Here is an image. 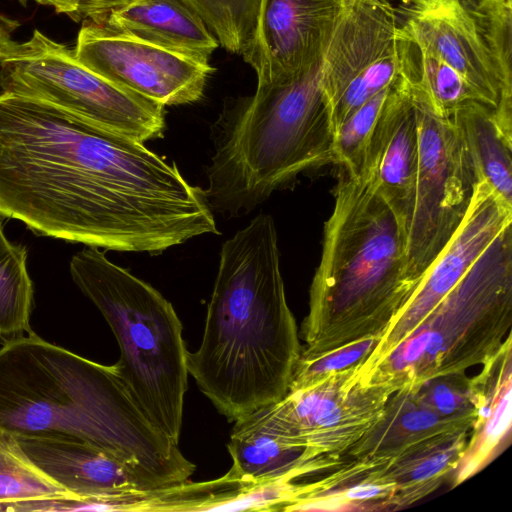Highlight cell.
Wrapping results in <instances>:
<instances>
[{"instance_id": "cell-1", "label": "cell", "mask_w": 512, "mask_h": 512, "mask_svg": "<svg viewBox=\"0 0 512 512\" xmlns=\"http://www.w3.org/2000/svg\"><path fill=\"white\" fill-rule=\"evenodd\" d=\"M0 217L38 235L158 255L218 234L205 191L145 144L0 92Z\"/></svg>"}, {"instance_id": "cell-2", "label": "cell", "mask_w": 512, "mask_h": 512, "mask_svg": "<svg viewBox=\"0 0 512 512\" xmlns=\"http://www.w3.org/2000/svg\"><path fill=\"white\" fill-rule=\"evenodd\" d=\"M301 350L275 222L260 213L221 247L202 341L187 354L188 373L235 422L287 394Z\"/></svg>"}, {"instance_id": "cell-3", "label": "cell", "mask_w": 512, "mask_h": 512, "mask_svg": "<svg viewBox=\"0 0 512 512\" xmlns=\"http://www.w3.org/2000/svg\"><path fill=\"white\" fill-rule=\"evenodd\" d=\"M0 428L94 444L131 465L151 490L188 481L196 470L148 419L116 364L34 332L0 346Z\"/></svg>"}, {"instance_id": "cell-4", "label": "cell", "mask_w": 512, "mask_h": 512, "mask_svg": "<svg viewBox=\"0 0 512 512\" xmlns=\"http://www.w3.org/2000/svg\"><path fill=\"white\" fill-rule=\"evenodd\" d=\"M340 172L301 326L303 357L380 339L416 291L406 278L405 236L395 212L369 174Z\"/></svg>"}, {"instance_id": "cell-5", "label": "cell", "mask_w": 512, "mask_h": 512, "mask_svg": "<svg viewBox=\"0 0 512 512\" xmlns=\"http://www.w3.org/2000/svg\"><path fill=\"white\" fill-rule=\"evenodd\" d=\"M327 48L288 77L257 82L252 97L219 117L204 190L213 213L246 215L300 175L335 164L323 81Z\"/></svg>"}, {"instance_id": "cell-6", "label": "cell", "mask_w": 512, "mask_h": 512, "mask_svg": "<svg viewBox=\"0 0 512 512\" xmlns=\"http://www.w3.org/2000/svg\"><path fill=\"white\" fill-rule=\"evenodd\" d=\"M69 268L118 342L115 364L132 395L152 424L178 445L189 373L182 323L172 304L97 247L74 254Z\"/></svg>"}, {"instance_id": "cell-7", "label": "cell", "mask_w": 512, "mask_h": 512, "mask_svg": "<svg viewBox=\"0 0 512 512\" xmlns=\"http://www.w3.org/2000/svg\"><path fill=\"white\" fill-rule=\"evenodd\" d=\"M512 324V226L490 242L459 282L363 379L393 392L465 373L490 359Z\"/></svg>"}, {"instance_id": "cell-8", "label": "cell", "mask_w": 512, "mask_h": 512, "mask_svg": "<svg viewBox=\"0 0 512 512\" xmlns=\"http://www.w3.org/2000/svg\"><path fill=\"white\" fill-rule=\"evenodd\" d=\"M0 92L42 101L91 128L143 144L165 130V106L98 75L39 30L0 60Z\"/></svg>"}, {"instance_id": "cell-9", "label": "cell", "mask_w": 512, "mask_h": 512, "mask_svg": "<svg viewBox=\"0 0 512 512\" xmlns=\"http://www.w3.org/2000/svg\"><path fill=\"white\" fill-rule=\"evenodd\" d=\"M409 94L418 118V161L403 230L406 278L416 290L461 226L482 177L452 118Z\"/></svg>"}, {"instance_id": "cell-10", "label": "cell", "mask_w": 512, "mask_h": 512, "mask_svg": "<svg viewBox=\"0 0 512 512\" xmlns=\"http://www.w3.org/2000/svg\"><path fill=\"white\" fill-rule=\"evenodd\" d=\"M361 364L288 391L278 402L243 417L281 441L338 464L378 421L394 393L367 383Z\"/></svg>"}, {"instance_id": "cell-11", "label": "cell", "mask_w": 512, "mask_h": 512, "mask_svg": "<svg viewBox=\"0 0 512 512\" xmlns=\"http://www.w3.org/2000/svg\"><path fill=\"white\" fill-rule=\"evenodd\" d=\"M397 27V15L387 0H353L339 18L323 78L335 132L354 111L396 81Z\"/></svg>"}, {"instance_id": "cell-12", "label": "cell", "mask_w": 512, "mask_h": 512, "mask_svg": "<svg viewBox=\"0 0 512 512\" xmlns=\"http://www.w3.org/2000/svg\"><path fill=\"white\" fill-rule=\"evenodd\" d=\"M74 54L103 78L163 106L197 102L213 68L102 23L83 22Z\"/></svg>"}, {"instance_id": "cell-13", "label": "cell", "mask_w": 512, "mask_h": 512, "mask_svg": "<svg viewBox=\"0 0 512 512\" xmlns=\"http://www.w3.org/2000/svg\"><path fill=\"white\" fill-rule=\"evenodd\" d=\"M399 25L458 71L512 138V92L498 75L480 29L460 0H387Z\"/></svg>"}, {"instance_id": "cell-14", "label": "cell", "mask_w": 512, "mask_h": 512, "mask_svg": "<svg viewBox=\"0 0 512 512\" xmlns=\"http://www.w3.org/2000/svg\"><path fill=\"white\" fill-rule=\"evenodd\" d=\"M511 223L512 205L480 179L461 226L430 266L402 312L382 334L361 369L373 367L392 352L459 282L498 233Z\"/></svg>"}, {"instance_id": "cell-15", "label": "cell", "mask_w": 512, "mask_h": 512, "mask_svg": "<svg viewBox=\"0 0 512 512\" xmlns=\"http://www.w3.org/2000/svg\"><path fill=\"white\" fill-rule=\"evenodd\" d=\"M353 0H260L253 38L242 57L257 82L288 77L326 49Z\"/></svg>"}, {"instance_id": "cell-16", "label": "cell", "mask_w": 512, "mask_h": 512, "mask_svg": "<svg viewBox=\"0 0 512 512\" xmlns=\"http://www.w3.org/2000/svg\"><path fill=\"white\" fill-rule=\"evenodd\" d=\"M469 432L444 434L394 456L341 459L326 476L336 483L364 482L384 495V511L406 508L434 492L457 468Z\"/></svg>"}, {"instance_id": "cell-17", "label": "cell", "mask_w": 512, "mask_h": 512, "mask_svg": "<svg viewBox=\"0 0 512 512\" xmlns=\"http://www.w3.org/2000/svg\"><path fill=\"white\" fill-rule=\"evenodd\" d=\"M14 436L29 459L74 498L151 490L131 465L89 442L58 436Z\"/></svg>"}, {"instance_id": "cell-18", "label": "cell", "mask_w": 512, "mask_h": 512, "mask_svg": "<svg viewBox=\"0 0 512 512\" xmlns=\"http://www.w3.org/2000/svg\"><path fill=\"white\" fill-rule=\"evenodd\" d=\"M417 161L416 107L409 92L396 79L372 131L364 173L374 180L402 228L411 206Z\"/></svg>"}, {"instance_id": "cell-19", "label": "cell", "mask_w": 512, "mask_h": 512, "mask_svg": "<svg viewBox=\"0 0 512 512\" xmlns=\"http://www.w3.org/2000/svg\"><path fill=\"white\" fill-rule=\"evenodd\" d=\"M102 24L204 63L219 45L183 0H130L111 12Z\"/></svg>"}, {"instance_id": "cell-20", "label": "cell", "mask_w": 512, "mask_h": 512, "mask_svg": "<svg viewBox=\"0 0 512 512\" xmlns=\"http://www.w3.org/2000/svg\"><path fill=\"white\" fill-rule=\"evenodd\" d=\"M473 377L479 392V411L463 456L454 471V485L482 469L496 454L511 428V336Z\"/></svg>"}, {"instance_id": "cell-21", "label": "cell", "mask_w": 512, "mask_h": 512, "mask_svg": "<svg viewBox=\"0 0 512 512\" xmlns=\"http://www.w3.org/2000/svg\"><path fill=\"white\" fill-rule=\"evenodd\" d=\"M470 429L439 416L416 390H399L388 399L373 427L341 459H371L394 456L423 441Z\"/></svg>"}, {"instance_id": "cell-22", "label": "cell", "mask_w": 512, "mask_h": 512, "mask_svg": "<svg viewBox=\"0 0 512 512\" xmlns=\"http://www.w3.org/2000/svg\"><path fill=\"white\" fill-rule=\"evenodd\" d=\"M227 449L233 463L228 473L247 483L294 481L336 465L306 448L281 441L247 418L235 421Z\"/></svg>"}, {"instance_id": "cell-23", "label": "cell", "mask_w": 512, "mask_h": 512, "mask_svg": "<svg viewBox=\"0 0 512 512\" xmlns=\"http://www.w3.org/2000/svg\"><path fill=\"white\" fill-rule=\"evenodd\" d=\"M396 45L397 79L409 93L424 99L437 114L450 117L467 103L483 104L458 71L419 43L399 22Z\"/></svg>"}, {"instance_id": "cell-24", "label": "cell", "mask_w": 512, "mask_h": 512, "mask_svg": "<svg viewBox=\"0 0 512 512\" xmlns=\"http://www.w3.org/2000/svg\"><path fill=\"white\" fill-rule=\"evenodd\" d=\"M463 136L480 176L512 205V138L500 129L491 109L467 103L450 116Z\"/></svg>"}, {"instance_id": "cell-25", "label": "cell", "mask_w": 512, "mask_h": 512, "mask_svg": "<svg viewBox=\"0 0 512 512\" xmlns=\"http://www.w3.org/2000/svg\"><path fill=\"white\" fill-rule=\"evenodd\" d=\"M34 289L27 270V250L8 240L0 220V341L32 333Z\"/></svg>"}, {"instance_id": "cell-26", "label": "cell", "mask_w": 512, "mask_h": 512, "mask_svg": "<svg viewBox=\"0 0 512 512\" xmlns=\"http://www.w3.org/2000/svg\"><path fill=\"white\" fill-rule=\"evenodd\" d=\"M60 497L73 496L29 459L14 434L0 428V507Z\"/></svg>"}, {"instance_id": "cell-27", "label": "cell", "mask_w": 512, "mask_h": 512, "mask_svg": "<svg viewBox=\"0 0 512 512\" xmlns=\"http://www.w3.org/2000/svg\"><path fill=\"white\" fill-rule=\"evenodd\" d=\"M224 49L242 55L256 25L260 0H183Z\"/></svg>"}, {"instance_id": "cell-28", "label": "cell", "mask_w": 512, "mask_h": 512, "mask_svg": "<svg viewBox=\"0 0 512 512\" xmlns=\"http://www.w3.org/2000/svg\"><path fill=\"white\" fill-rule=\"evenodd\" d=\"M413 390L439 416L472 429L480 405L473 378L465 373L448 374L428 380Z\"/></svg>"}, {"instance_id": "cell-29", "label": "cell", "mask_w": 512, "mask_h": 512, "mask_svg": "<svg viewBox=\"0 0 512 512\" xmlns=\"http://www.w3.org/2000/svg\"><path fill=\"white\" fill-rule=\"evenodd\" d=\"M391 87L360 106L335 132V164L352 177L364 173L370 137Z\"/></svg>"}, {"instance_id": "cell-30", "label": "cell", "mask_w": 512, "mask_h": 512, "mask_svg": "<svg viewBox=\"0 0 512 512\" xmlns=\"http://www.w3.org/2000/svg\"><path fill=\"white\" fill-rule=\"evenodd\" d=\"M378 341V338H367L319 355L300 356L294 368L288 391L306 388L326 375L363 363Z\"/></svg>"}, {"instance_id": "cell-31", "label": "cell", "mask_w": 512, "mask_h": 512, "mask_svg": "<svg viewBox=\"0 0 512 512\" xmlns=\"http://www.w3.org/2000/svg\"><path fill=\"white\" fill-rule=\"evenodd\" d=\"M50 6L57 13L64 14L74 22L103 23L115 9L130 0H33Z\"/></svg>"}, {"instance_id": "cell-32", "label": "cell", "mask_w": 512, "mask_h": 512, "mask_svg": "<svg viewBox=\"0 0 512 512\" xmlns=\"http://www.w3.org/2000/svg\"><path fill=\"white\" fill-rule=\"evenodd\" d=\"M477 25L512 16V0H460Z\"/></svg>"}, {"instance_id": "cell-33", "label": "cell", "mask_w": 512, "mask_h": 512, "mask_svg": "<svg viewBox=\"0 0 512 512\" xmlns=\"http://www.w3.org/2000/svg\"><path fill=\"white\" fill-rule=\"evenodd\" d=\"M19 27V22L0 12V60L15 44L13 34Z\"/></svg>"}]
</instances>
